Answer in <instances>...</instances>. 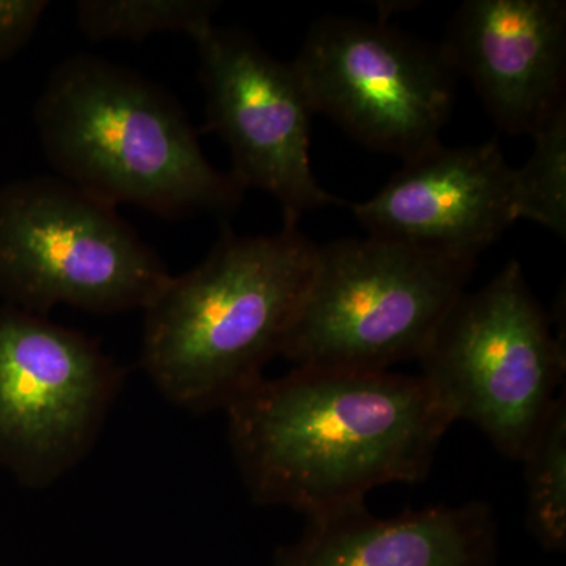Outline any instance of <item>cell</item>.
Returning <instances> with one entry per match:
<instances>
[{
	"mask_svg": "<svg viewBox=\"0 0 566 566\" xmlns=\"http://www.w3.org/2000/svg\"><path fill=\"white\" fill-rule=\"evenodd\" d=\"M223 409L253 501L307 520L364 505L375 488L420 482L452 424L420 376L392 371L294 368Z\"/></svg>",
	"mask_w": 566,
	"mask_h": 566,
	"instance_id": "1",
	"label": "cell"
},
{
	"mask_svg": "<svg viewBox=\"0 0 566 566\" xmlns=\"http://www.w3.org/2000/svg\"><path fill=\"white\" fill-rule=\"evenodd\" d=\"M297 223L226 230L199 266L170 277L145 312L142 365L159 392L193 412L226 408L281 354L314 266Z\"/></svg>",
	"mask_w": 566,
	"mask_h": 566,
	"instance_id": "2",
	"label": "cell"
},
{
	"mask_svg": "<svg viewBox=\"0 0 566 566\" xmlns=\"http://www.w3.org/2000/svg\"><path fill=\"white\" fill-rule=\"evenodd\" d=\"M35 114L59 178L114 207L185 218L226 214L243 199L203 155L180 104L136 71L74 55L52 71Z\"/></svg>",
	"mask_w": 566,
	"mask_h": 566,
	"instance_id": "3",
	"label": "cell"
},
{
	"mask_svg": "<svg viewBox=\"0 0 566 566\" xmlns=\"http://www.w3.org/2000/svg\"><path fill=\"white\" fill-rule=\"evenodd\" d=\"M475 262L370 234L316 245L281 354L296 368L363 374L419 359Z\"/></svg>",
	"mask_w": 566,
	"mask_h": 566,
	"instance_id": "4",
	"label": "cell"
},
{
	"mask_svg": "<svg viewBox=\"0 0 566 566\" xmlns=\"http://www.w3.org/2000/svg\"><path fill=\"white\" fill-rule=\"evenodd\" d=\"M565 342L510 262L463 293L420 354L424 385L453 422L475 424L499 452L520 461L557 398Z\"/></svg>",
	"mask_w": 566,
	"mask_h": 566,
	"instance_id": "5",
	"label": "cell"
},
{
	"mask_svg": "<svg viewBox=\"0 0 566 566\" xmlns=\"http://www.w3.org/2000/svg\"><path fill=\"white\" fill-rule=\"evenodd\" d=\"M172 277L117 207L54 177L0 192V292L29 314L144 311Z\"/></svg>",
	"mask_w": 566,
	"mask_h": 566,
	"instance_id": "6",
	"label": "cell"
},
{
	"mask_svg": "<svg viewBox=\"0 0 566 566\" xmlns=\"http://www.w3.org/2000/svg\"><path fill=\"white\" fill-rule=\"evenodd\" d=\"M314 112L403 163L441 144L457 73L441 44L386 22L324 18L292 61Z\"/></svg>",
	"mask_w": 566,
	"mask_h": 566,
	"instance_id": "7",
	"label": "cell"
},
{
	"mask_svg": "<svg viewBox=\"0 0 566 566\" xmlns=\"http://www.w3.org/2000/svg\"><path fill=\"white\" fill-rule=\"evenodd\" d=\"M120 385L87 335L24 311L0 314V449L33 483L80 463Z\"/></svg>",
	"mask_w": 566,
	"mask_h": 566,
	"instance_id": "8",
	"label": "cell"
},
{
	"mask_svg": "<svg viewBox=\"0 0 566 566\" xmlns=\"http://www.w3.org/2000/svg\"><path fill=\"white\" fill-rule=\"evenodd\" d=\"M196 43L208 129L229 148L234 181L275 197L289 223L305 211L345 205L312 169L315 112L293 63L277 61L237 29L212 24Z\"/></svg>",
	"mask_w": 566,
	"mask_h": 566,
	"instance_id": "9",
	"label": "cell"
},
{
	"mask_svg": "<svg viewBox=\"0 0 566 566\" xmlns=\"http://www.w3.org/2000/svg\"><path fill=\"white\" fill-rule=\"evenodd\" d=\"M352 208L370 237L474 260L520 221L515 169L497 139L458 148L436 145Z\"/></svg>",
	"mask_w": 566,
	"mask_h": 566,
	"instance_id": "10",
	"label": "cell"
},
{
	"mask_svg": "<svg viewBox=\"0 0 566 566\" xmlns=\"http://www.w3.org/2000/svg\"><path fill=\"white\" fill-rule=\"evenodd\" d=\"M441 48L505 133L534 136L566 109L564 0H468Z\"/></svg>",
	"mask_w": 566,
	"mask_h": 566,
	"instance_id": "11",
	"label": "cell"
},
{
	"mask_svg": "<svg viewBox=\"0 0 566 566\" xmlns=\"http://www.w3.org/2000/svg\"><path fill=\"white\" fill-rule=\"evenodd\" d=\"M497 523L483 502L378 517L367 506L307 520L274 566H495Z\"/></svg>",
	"mask_w": 566,
	"mask_h": 566,
	"instance_id": "12",
	"label": "cell"
},
{
	"mask_svg": "<svg viewBox=\"0 0 566 566\" xmlns=\"http://www.w3.org/2000/svg\"><path fill=\"white\" fill-rule=\"evenodd\" d=\"M528 532L546 553L566 547V401L557 397L521 455Z\"/></svg>",
	"mask_w": 566,
	"mask_h": 566,
	"instance_id": "13",
	"label": "cell"
},
{
	"mask_svg": "<svg viewBox=\"0 0 566 566\" xmlns=\"http://www.w3.org/2000/svg\"><path fill=\"white\" fill-rule=\"evenodd\" d=\"M219 9L211 0H82L77 24L91 40L140 41L155 33L181 32L196 40Z\"/></svg>",
	"mask_w": 566,
	"mask_h": 566,
	"instance_id": "14",
	"label": "cell"
},
{
	"mask_svg": "<svg viewBox=\"0 0 566 566\" xmlns=\"http://www.w3.org/2000/svg\"><path fill=\"white\" fill-rule=\"evenodd\" d=\"M535 147L515 169L516 210L531 221L565 238L566 234V109L534 134Z\"/></svg>",
	"mask_w": 566,
	"mask_h": 566,
	"instance_id": "15",
	"label": "cell"
},
{
	"mask_svg": "<svg viewBox=\"0 0 566 566\" xmlns=\"http://www.w3.org/2000/svg\"><path fill=\"white\" fill-rule=\"evenodd\" d=\"M46 9L48 2L40 0H0V59L31 39Z\"/></svg>",
	"mask_w": 566,
	"mask_h": 566,
	"instance_id": "16",
	"label": "cell"
}]
</instances>
